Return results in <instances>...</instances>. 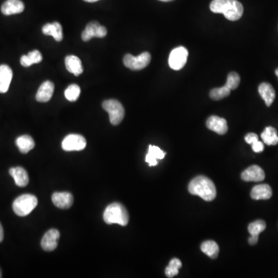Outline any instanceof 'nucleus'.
<instances>
[{
	"mask_svg": "<svg viewBox=\"0 0 278 278\" xmlns=\"http://www.w3.org/2000/svg\"><path fill=\"white\" fill-rule=\"evenodd\" d=\"M103 217L107 224H119L124 226L129 221L127 210L118 203H114L108 206L104 212Z\"/></svg>",
	"mask_w": 278,
	"mask_h": 278,
	"instance_id": "obj_3",
	"label": "nucleus"
},
{
	"mask_svg": "<svg viewBox=\"0 0 278 278\" xmlns=\"http://www.w3.org/2000/svg\"><path fill=\"white\" fill-rule=\"evenodd\" d=\"M10 174L14 179L15 183L19 187H25L29 183V175L22 167H15L10 169Z\"/></svg>",
	"mask_w": 278,
	"mask_h": 278,
	"instance_id": "obj_18",
	"label": "nucleus"
},
{
	"mask_svg": "<svg viewBox=\"0 0 278 278\" xmlns=\"http://www.w3.org/2000/svg\"><path fill=\"white\" fill-rule=\"evenodd\" d=\"M66 68L70 73L78 76L84 71L81 61L76 56H67L65 58Z\"/></svg>",
	"mask_w": 278,
	"mask_h": 278,
	"instance_id": "obj_22",
	"label": "nucleus"
},
{
	"mask_svg": "<svg viewBox=\"0 0 278 278\" xmlns=\"http://www.w3.org/2000/svg\"><path fill=\"white\" fill-rule=\"evenodd\" d=\"M54 85L51 81L43 82L36 94V99L39 102H48L54 94Z\"/></svg>",
	"mask_w": 278,
	"mask_h": 278,
	"instance_id": "obj_15",
	"label": "nucleus"
},
{
	"mask_svg": "<svg viewBox=\"0 0 278 278\" xmlns=\"http://www.w3.org/2000/svg\"><path fill=\"white\" fill-rule=\"evenodd\" d=\"M240 82V78L238 73H235V72H231L228 75V80H226V85H226L232 91V90H235L238 88Z\"/></svg>",
	"mask_w": 278,
	"mask_h": 278,
	"instance_id": "obj_31",
	"label": "nucleus"
},
{
	"mask_svg": "<svg viewBox=\"0 0 278 278\" xmlns=\"http://www.w3.org/2000/svg\"><path fill=\"white\" fill-rule=\"evenodd\" d=\"M182 267V262L180 260L174 258L169 262V266L165 269V275L167 277H173L179 273V270Z\"/></svg>",
	"mask_w": 278,
	"mask_h": 278,
	"instance_id": "obj_27",
	"label": "nucleus"
},
{
	"mask_svg": "<svg viewBox=\"0 0 278 278\" xmlns=\"http://www.w3.org/2000/svg\"><path fill=\"white\" fill-rule=\"evenodd\" d=\"M258 238H259V236H251L250 235V237H249V240H248V241H249V243L250 245H255L257 244V243L258 242Z\"/></svg>",
	"mask_w": 278,
	"mask_h": 278,
	"instance_id": "obj_34",
	"label": "nucleus"
},
{
	"mask_svg": "<svg viewBox=\"0 0 278 278\" xmlns=\"http://www.w3.org/2000/svg\"><path fill=\"white\" fill-rule=\"evenodd\" d=\"M159 1H162V2H170V1H173V0H159Z\"/></svg>",
	"mask_w": 278,
	"mask_h": 278,
	"instance_id": "obj_37",
	"label": "nucleus"
},
{
	"mask_svg": "<svg viewBox=\"0 0 278 278\" xmlns=\"http://www.w3.org/2000/svg\"><path fill=\"white\" fill-rule=\"evenodd\" d=\"M265 178V173L261 167L252 165L242 173L241 179L245 182H261Z\"/></svg>",
	"mask_w": 278,
	"mask_h": 278,
	"instance_id": "obj_11",
	"label": "nucleus"
},
{
	"mask_svg": "<svg viewBox=\"0 0 278 278\" xmlns=\"http://www.w3.org/2000/svg\"><path fill=\"white\" fill-rule=\"evenodd\" d=\"M81 94V88L78 85H71L65 90L64 95L69 102H76Z\"/></svg>",
	"mask_w": 278,
	"mask_h": 278,
	"instance_id": "obj_30",
	"label": "nucleus"
},
{
	"mask_svg": "<svg viewBox=\"0 0 278 278\" xmlns=\"http://www.w3.org/2000/svg\"><path fill=\"white\" fill-rule=\"evenodd\" d=\"M106 28L103 26L100 25L97 22H91L87 25L85 31H83L82 40L84 41H89L92 37H98V38H103L106 37Z\"/></svg>",
	"mask_w": 278,
	"mask_h": 278,
	"instance_id": "obj_9",
	"label": "nucleus"
},
{
	"mask_svg": "<svg viewBox=\"0 0 278 278\" xmlns=\"http://www.w3.org/2000/svg\"><path fill=\"white\" fill-rule=\"evenodd\" d=\"M43 60L42 54L40 51L34 50L30 52L27 55L22 56L20 59L21 65L25 67H31L34 64H38Z\"/></svg>",
	"mask_w": 278,
	"mask_h": 278,
	"instance_id": "obj_24",
	"label": "nucleus"
},
{
	"mask_svg": "<svg viewBox=\"0 0 278 278\" xmlns=\"http://www.w3.org/2000/svg\"><path fill=\"white\" fill-rule=\"evenodd\" d=\"M275 73H276V77L278 78V68H276V70H275Z\"/></svg>",
	"mask_w": 278,
	"mask_h": 278,
	"instance_id": "obj_38",
	"label": "nucleus"
},
{
	"mask_svg": "<svg viewBox=\"0 0 278 278\" xmlns=\"http://www.w3.org/2000/svg\"><path fill=\"white\" fill-rule=\"evenodd\" d=\"M16 144L19 151L24 154L29 153L35 147V142L32 137L27 135H22L16 138Z\"/></svg>",
	"mask_w": 278,
	"mask_h": 278,
	"instance_id": "obj_23",
	"label": "nucleus"
},
{
	"mask_svg": "<svg viewBox=\"0 0 278 278\" xmlns=\"http://www.w3.org/2000/svg\"><path fill=\"white\" fill-rule=\"evenodd\" d=\"M4 228H3L2 225L0 223V243L4 240Z\"/></svg>",
	"mask_w": 278,
	"mask_h": 278,
	"instance_id": "obj_35",
	"label": "nucleus"
},
{
	"mask_svg": "<svg viewBox=\"0 0 278 278\" xmlns=\"http://www.w3.org/2000/svg\"><path fill=\"white\" fill-rule=\"evenodd\" d=\"M263 142L267 145H276L278 144V135L276 129L267 127L261 134Z\"/></svg>",
	"mask_w": 278,
	"mask_h": 278,
	"instance_id": "obj_25",
	"label": "nucleus"
},
{
	"mask_svg": "<svg viewBox=\"0 0 278 278\" xmlns=\"http://www.w3.org/2000/svg\"><path fill=\"white\" fill-rule=\"evenodd\" d=\"M13 78V70L6 64L0 65V93H7Z\"/></svg>",
	"mask_w": 278,
	"mask_h": 278,
	"instance_id": "obj_14",
	"label": "nucleus"
},
{
	"mask_svg": "<svg viewBox=\"0 0 278 278\" xmlns=\"http://www.w3.org/2000/svg\"><path fill=\"white\" fill-rule=\"evenodd\" d=\"M87 145L85 137L77 134H71L64 138L62 142V148L66 151H81Z\"/></svg>",
	"mask_w": 278,
	"mask_h": 278,
	"instance_id": "obj_8",
	"label": "nucleus"
},
{
	"mask_svg": "<svg viewBox=\"0 0 278 278\" xmlns=\"http://www.w3.org/2000/svg\"><path fill=\"white\" fill-rule=\"evenodd\" d=\"M60 232L58 230H49L42 238L41 247L45 251H53L58 246Z\"/></svg>",
	"mask_w": 278,
	"mask_h": 278,
	"instance_id": "obj_10",
	"label": "nucleus"
},
{
	"mask_svg": "<svg viewBox=\"0 0 278 278\" xmlns=\"http://www.w3.org/2000/svg\"><path fill=\"white\" fill-rule=\"evenodd\" d=\"M201 250L210 258L216 259L219 255V248L216 242L207 240L201 245Z\"/></svg>",
	"mask_w": 278,
	"mask_h": 278,
	"instance_id": "obj_26",
	"label": "nucleus"
},
{
	"mask_svg": "<svg viewBox=\"0 0 278 278\" xmlns=\"http://www.w3.org/2000/svg\"><path fill=\"white\" fill-rule=\"evenodd\" d=\"M189 192L194 196H199L205 201H212L216 198V189L211 180L204 175H199L189 183Z\"/></svg>",
	"mask_w": 278,
	"mask_h": 278,
	"instance_id": "obj_2",
	"label": "nucleus"
},
{
	"mask_svg": "<svg viewBox=\"0 0 278 278\" xmlns=\"http://www.w3.org/2000/svg\"><path fill=\"white\" fill-rule=\"evenodd\" d=\"M188 55H189V52L187 49L183 46H179L172 49L169 55V67L172 70H181L187 62Z\"/></svg>",
	"mask_w": 278,
	"mask_h": 278,
	"instance_id": "obj_7",
	"label": "nucleus"
},
{
	"mask_svg": "<svg viewBox=\"0 0 278 278\" xmlns=\"http://www.w3.org/2000/svg\"><path fill=\"white\" fill-rule=\"evenodd\" d=\"M38 204V199L31 194H23L15 199L13 204V210L19 216L29 215Z\"/></svg>",
	"mask_w": 278,
	"mask_h": 278,
	"instance_id": "obj_4",
	"label": "nucleus"
},
{
	"mask_svg": "<svg viewBox=\"0 0 278 278\" xmlns=\"http://www.w3.org/2000/svg\"><path fill=\"white\" fill-rule=\"evenodd\" d=\"M231 90L226 85L221 88H214L210 93V97L213 100H219L228 97L231 94Z\"/></svg>",
	"mask_w": 278,
	"mask_h": 278,
	"instance_id": "obj_28",
	"label": "nucleus"
},
{
	"mask_svg": "<svg viewBox=\"0 0 278 278\" xmlns=\"http://www.w3.org/2000/svg\"><path fill=\"white\" fill-rule=\"evenodd\" d=\"M102 107L109 115L110 122L113 125H118L124 119V108L118 100L113 99L105 100Z\"/></svg>",
	"mask_w": 278,
	"mask_h": 278,
	"instance_id": "obj_5",
	"label": "nucleus"
},
{
	"mask_svg": "<svg viewBox=\"0 0 278 278\" xmlns=\"http://www.w3.org/2000/svg\"><path fill=\"white\" fill-rule=\"evenodd\" d=\"M272 189L269 185L261 184L255 186L250 192L251 198L255 200L269 199L272 196Z\"/></svg>",
	"mask_w": 278,
	"mask_h": 278,
	"instance_id": "obj_17",
	"label": "nucleus"
},
{
	"mask_svg": "<svg viewBox=\"0 0 278 278\" xmlns=\"http://www.w3.org/2000/svg\"><path fill=\"white\" fill-rule=\"evenodd\" d=\"M252 149L256 153H262L264 149V145L263 142H260L259 140L257 141L255 143L252 144Z\"/></svg>",
	"mask_w": 278,
	"mask_h": 278,
	"instance_id": "obj_33",
	"label": "nucleus"
},
{
	"mask_svg": "<svg viewBox=\"0 0 278 278\" xmlns=\"http://www.w3.org/2000/svg\"><path fill=\"white\" fill-rule=\"evenodd\" d=\"M266 222L261 219L255 221V222L249 223L248 226V231L251 236H259L260 234L263 232L266 229Z\"/></svg>",
	"mask_w": 278,
	"mask_h": 278,
	"instance_id": "obj_29",
	"label": "nucleus"
},
{
	"mask_svg": "<svg viewBox=\"0 0 278 278\" xmlns=\"http://www.w3.org/2000/svg\"><path fill=\"white\" fill-rule=\"evenodd\" d=\"M260 95L261 96L267 107H270L273 104L275 99V91L270 84L267 82L262 83L258 88Z\"/></svg>",
	"mask_w": 278,
	"mask_h": 278,
	"instance_id": "obj_20",
	"label": "nucleus"
},
{
	"mask_svg": "<svg viewBox=\"0 0 278 278\" xmlns=\"http://www.w3.org/2000/svg\"><path fill=\"white\" fill-rule=\"evenodd\" d=\"M0 277H2V273H1V270H0Z\"/></svg>",
	"mask_w": 278,
	"mask_h": 278,
	"instance_id": "obj_39",
	"label": "nucleus"
},
{
	"mask_svg": "<svg viewBox=\"0 0 278 278\" xmlns=\"http://www.w3.org/2000/svg\"><path fill=\"white\" fill-rule=\"evenodd\" d=\"M24 8L25 7L21 0H7L3 4L1 11L6 16H10V15L22 13Z\"/></svg>",
	"mask_w": 278,
	"mask_h": 278,
	"instance_id": "obj_16",
	"label": "nucleus"
},
{
	"mask_svg": "<svg viewBox=\"0 0 278 278\" xmlns=\"http://www.w3.org/2000/svg\"><path fill=\"white\" fill-rule=\"evenodd\" d=\"M123 61L124 66L131 70H142L150 64L151 54L148 52H144L137 57H134L132 54H126Z\"/></svg>",
	"mask_w": 278,
	"mask_h": 278,
	"instance_id": "obj_6",
	"label": "nucleus"
},
{
	"mask_svg": "<svg viewBox=\"0 0 278 278\" xmlns=\"http://www.w3.org/2000/svg\"><path fill=\"white\" fill-rule=\"evenodd\" d=\"M210 10L214 13H222L231 21L238 20L243 13V5L238 0H213Z\"/></svg>",
	"mask_w": 278,
	"mask_h": 278,
	"instance_id": "obj_1",
	"label": "nucleus"
},
{
	"mask_svg": "<svg viewBox=\"0 0 278 278\" xmlns=\"http://www.w3.org/2000/svg\"><path fill=\"white\" fill-rule=\"evenodd\" d=\"M52 202L60 209H69L73 204V197L70 192H54Z\"/></svg>",
	"mask_w": 278,
	"mask_h": 278,
	"instance_id": "obj_12",
	"label": "nucleus"
},
{
	"mask_svg": "<svg viewBox=\"0 0 278 278\" xmlns=\"http://www.w3.org/2000/svg\"><path fill=\"white\" fill-rule=\"evenodd\" d=\"M84 1L88 3H95L97 2V1H99V0H84Z\"/></svg>",
	"mask_w": 278,
	"mask_h": 278,
	"instance_id": "obj_36",
	"label": "nucleus"
},
{
	"mask_svg": "<svg viewBox=\"0 0 278 278\" xmlns=\"http://www.w3.org/2000/svg\"><path fill=\"white\" fill-rule=\"evenodd\" d=\"M258 140H259L258 135L255 133H249L245 136V142L249 145H252Z\"/></svg>",
	"mask_w": 278,
	"mask_h": 278,
	"instance_id": "obj_32",
	"label": "nucleus"
},
{
	"mask_svg": "<svg viewBox=\"0 0 278 278\" xmlns=\"http://www.w3.org/2000/svg\"><path fill=\"white\" fill-rule=\"evenodd\" d=\"M207 126L210 130L219 135H225L228 131V122L226 120L218 116L210 117L207 119Z\"/></svg>",
	"mask_w": 278,
	"mask_h": 278,
	"instance_id": "obj_13",
	"label": "nucleus"
},
{
	"mask_svg": "<svg viewBox=\"0 0 278 278\" xmlns=\"http://www.w3.org/2000/svg\"><path fill=\"white\" fill-rule=\"evenodd\" d=\"M165 156V151L156 145H150L148 146V154L145 157V162L149 166H156L158 165V159H163Z\"/></svg>",
	"mask_w": 278,
	"mask_h": 278,
	"instance_id": "obj_21",
	"label": "nucleus"
},
{
	"mask_svg": "<svg viewBox=\"0 0 278 278\" xmlns=\"http://www.w3.org/2000/svg\"><path fill=\"white\" fill-rule=\"evenodd\" d=\"M43 34L54 37L56 41L60 42L63 40L62 26L58 22L47 23L42 28Z\"/></svg>",
	"mask_w": 278,
	"mask_h": 278,
	"instance_id": "obj_19",
	"label": "nucleus"
}]
</instances>
